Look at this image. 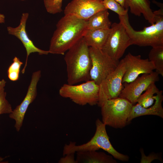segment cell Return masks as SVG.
Instances as JSON below:
<instances>
[{
	"instance_id": "obj_1",
	"label": "cell",
	"mask_w": 163,
	"mask_h": 163,
	"mask_svg": "<svg viewBox=\"0 0 163 163\" xmlns=\"http://www.w3.org/2000/svg\"><path fill=\"white\" fill-rule=\"evenodd\" d=\"M56 26L48 50L55 54L64 55L83 37L88 29L87 20L72 15H64Z\"/></svg>"
},
{
	"instance_id": "obj_2",
	"label": "cell",
	"mask_w": 163,
	"mask_h": 163,
	"mask_svg": "<svg viewBox=\"0 0 163 163\" xmlns=\"http://www.w3.org/2000/svg\"><path fill=\"white\" fill-rule=\"evenodd\" d=\"M64 59L66 66L68 84L74 85L90 80L91 67L89 47L83 38L69 49Z\"/></svg>"
},
{
	"instance_id": "obj_3",
	"label": "cell",
	"mask_w": 163,
	"mask_h": 163,
	"mask_svg": "<svg viewBox=\"0 0 163 163\" xmlns=\"http://www.w3.org/2000/svg\"><path fill=\"white\" fill-rule=\"evenodd\" d=\"M158 6L160 9L153 11L156 16L155 22L150 26L144 27L142 30L134 29L129 23L128 13L119 16L130 37L131 45L152 47L163 46V4L160 3Z\"/></svg>"
},
{
	"instance_id": "obj_4",
	"label": "cell",
	"mask_w": 163,
	"mask_h": 163,
	"mask_svg": "<svg viewBox=\"0 0 163 163\" xmlns=\"http://www.w3.org/2000/svg\"><path fill=\"white\" fill-rule=\"evenodd\" d=\"M133 105L128 100L119 97L106 100L101 107L102 122L114 128L124 127L128 123Z\"/></svg>"
},
{
	"instance_id": "obj_5",
	"label": "cell",
	"mask_w": 163,
	"mask_h": 163,
	"mask_svg": "<svg viewBox=\"0 0 163 163\" xmlns=\"http://www.w3.org/2000/svg\"><path fill=\"white\" fill-rule=\"evenodd\" d=\"M99 91V85L90 80L78 85L64 84L60 88L59 94L78 104L94 106L97 104Z\"/></svg>"
},
{
	"instance_id": "obj_6",
	"label": "cell",
	"mask_w": 163,
	"mask_h": 163,
	"mask_svg": "<svg viewBox=\"0 0 163 163\" xmlns=\"http://www.w3.org/2000/svg\"><path fill=\"white\" fill-rule=\"evenodd\" d=\"M130 45V37L124 26L120 21L111 24L110 32L101 50L113 59L119 61Z\"/></svg>"
},
{
	"instance_id": "obj_7",
	"label": "cell",
	"mask_w": 163,
	"mask_h": 163,
	"mask_svg": "<svg viewBox=\"0 0 163 163\" xmlns=\"http://www.w3.org/2000/svg\"><path fill=\"white\" fill-rule=\"evenodd\" d=\"M91 60L90 80L99 85L117 66L119 61L112 59L102 50L89 47Z\"/></svg>"
},
{
	"instance_id": "obj_8",
	"label": "cell",
	"mask_w": 163,
	"mask_h": 163,
	"mask_svg": "<svg viewBox=\"0 0 163 163\" xmlns=\"http://www.w3.org/2000/svg\"><path fill=\"white\" fill-rule=\"evenodd\" d=\"M123 59L115 69L99 85L98 106L101 107L106 100L119 97L123 88L122 79L126 71Z\"/></svg>"
},
{
	"instance_id": "obj_9",
	"label": "cell",
	"mask_w": 163,
	"mask_h": 163,
	"mask_svg": "<svg viewBox=\"0 0 163 163\" xmlns=\"http://www.w3.org/2000/svg\"><path fill=\"white\" fill-rule=\"evenodd\" d=\"M41 77L40 70L33 73L24 98L21 104L9 114L10 118L14 120L15 122L14 126L18 132L20 130L22 126L24 116L29 106L34 101L37 96V86Z\"/></svg>"
},
{
	"instance_id": "obj_10",
	"label": "cell",
	"mask_w": 163,
	"mask_h": 163,
	"mask_svg": "<svg viewBox=\"0 0 163 163\" xmlns=\"http://www.w3.org/2000/svg\"><path fill=\"white\" fill-rule=\"evenodd\" d=\"M159 75L155 72L143 74L133 81L126 83L119 97L128 100L133 105L150 84L159 81Z\"/></svg>"
},
{
	"instance_id": "obj_11",
	"label": "cell",
	"mask_w": 163,
	"mask_h": 163,
	"mask_svg": "<svg viewBox=\"0 0 163 163\" xmlns=\"http://www.w3.org/2000/svg\"><path fill=\"white\" fill-rule=\"evenodd\" d=\"M123 59L126 70L122 79L123 83H129L140 74L150 73L155 69L153 63L148 59H142L140 55L134 56L129 53Z\"/></svg>"
},
{
	"instance_id": "obj_12",
	"label": "cell",
	"mask_w": 163,
	"mask_h": 163,
	"mask_svg": "<svg viewBox=\"0 0 163 163\" xmlns=\"http://www.w3.org/2000/svg\"><path fill=\"white\" fill-rule=\"evenodd\" d=\"M29 16L28 13H23L21 16L20 24L18 26L15 27L11 26L7 27L8 34L15 36L19 40L26 50L27 55L25 64L21 71L22 74L25 73L28 57L31 53H37L40 55H47L50 53L48 50H42L36 47L28 37L26 30V24Z\"/></svg>"
},
{
	"instance_id": "obj_13",
	"label": "cell",
	"mask_w": 163,
	"mask_h": 163,
	"mask_svg": "<svg viewBox=\"0 0 163 163\" xmlns=\"http://www.w3.org/2000/svg\"><path fill=\"white\" fill-rule=\"evenodd\" d=\"M105 9L102 1L72 0L66 7L64 14L87 20L96 13Z\"/></svg>"
},
{
	"instance_id": "obj_14",
	"label": "cell",
	"mask_w": 163,
	"mask_h": 163,
	"mask_svg": "<svg viewBox=\"0 0 163 163\" xmlns=\"http://www.w3.org/2000/svg\"><path fill=\"white\" fill-rule=\"evenodd\" d=\"M162 92V91L159 90L156 94L154 104L148 108H144L138 103L135 105H133L128 119V123L135 118L144 115H155L163 118Z\"/></svg>"
},
{
	"instance_id": "obj_15",
	"label": "cell",
	"mask_w": 163,
	"mask_h": 163,
	"mask_svg": "<svg viewBox=\"0 0 163 163\" xmlns=\"http://www.w3.org/2000/svg\"><path fill=\"white\" fill-rule=\"evenodd\" d=\"M125 9H130L134 15L140 16L142 14L144 18L152 24L156 20V16L150 8L149 0H126Z\"/></svg>"
},
{
	"instance_id": "obj_16",
	"label": "cell",
	"mask_w": 163,
	"mask_h": 163,
	"mask_svg": "<svg viewBox=\"0 0 163 163\" xmlns=\"http://www.w3.org/2000/svg\"><path fill=\"white\" fill-rule=\"evenodd\" d=\"M76 163H116L112 156L103 152L88 151L77 152Z\"/></svg>"
},
{
	"instance_id": "obj_17",
	"label": "cell",
	"mask_w": 163,
	"mask_h": 163,
	"mask_svg": "<svg viewBox=\"0 0 163 163\" xmlns=\"http://www.w3.org/2000/svg\"><path fill=\"white\" fill-rule=\"evenodd\" d=\"M110 31L108 29H87L83 38L89 47L102 49Z\"/></svg>"
},
{
	"instance_id": "obj_18",
	"label": "cell",
	"mask_w": 163,
	"mask_h": 163,
	"mask_svg": "<svg viewBox=\"0 0 163 163\" xmlns=\"http://www.w3.org/2000/svg\"><path fill=\"white\" fill-rule=\"evenodd\" d=\"M107 9L101 10L87 20V29H108L112 24L109 19Z\"/></svg>"
},
{
	"instance_id": "obj_19",
	"label": "cell",
	"mask_w": 163,
	"mask_h": 163,
	"mask_svg": "<svg viewBox=\"0 0 163 163\" xmlns=\"http://www.w3.org/2000/svg\"><path fill=\"white\" fill-rule=\"evenodd\" d=\"M149 59L153 64L155 72L163 76V46L152 47L149 54Z\"/></svg>"
},
{
	"instance_id": "obj_20",
	"label": "cell",
	"mask_w": 163,
	"mask_h": 163,
	"mask_svg": "<svg viewBox=\"0 0 163 163\" xmlns=\"http://www.w3.org/2000/svg\"><path fill=\"white\" fill-rule=\"evenodd\" d=\"M155 83L150 84L145 93L141 94L137 100V102L144 108H148L152 106L154 103L155 95L154 94L159 91Z\"/></svg>"
},
{
	"instance_id": "obj_21",
	"label": "cell",
	"mask_w": 163,
	"mask_h": 163,
	"mask_svg": "<svg viewBox=\"0 0 163 163\" xmlns=\"http://www.w3.org/2000/svg\"><path fill=\"white\" fill-rule=\"evenodd\" d=\"M6 83L4 79L0 80V115L9 114L13 110L11 105L6 98V93L5 91Z\"/></svg>"
},
{
	"instance_id": "obj_22",
	"label": "cell",
	"mask_w": 163,
	"mask_h": 163,
	"mask_svg": "<svg viewBox=\"0 0 163 163\" xmlns=\"http://www.w3.org/2000/svg\"><path fill=\"white\" fill-rule=\"evenodd\" d=\"M23 63L17 56L13 59V62L10 65L7 70L9 79L12 81L18 80L19 78L20 68Z\"/></svg>"
},
{
	"instance_id": "obj_23",
	"label": "cell",
	"mask_w": 163,
	"mask_h": 163,
	"mask_svg": "<svg viewBox=\"0 0 163 163\" xmlns=\"http://www.w3.org/2000/svg\"><path fill=\"white\" fill-rule=\"evenodd\" d=\"M102 2L106 9H110L122 16L128 13V9H126L114 0H103Z\"/></svg>"
},
{
	"instance_id": "obj_24",
	"label": "cell",
	"mask_w": 163,
	"mask_h": 163,
	"mask_svg": "<svg viewBox=\"0 0 163 163\" xmlns=\"http://www.w3.org/2000/svg\"><path fill=\"white\" fill-rule=\"evenodd\" d=\"M63 0H43V3L46 11L49 13L55 14L62 11Z\"/></svg>"
},
{
	"instance_id": "obj_25",
	"label": "cell",
	"mask_w": 163,
	"mask_h": 163,
	"mask_svg": "<svg viewBox=\"0 0 163 163\" xmlns=\"http://www.w3.org/2000/svg\"><path fill=\"white\" fill-rule=\"evenodd\" d=\"M140 151L141 155V163H150L155 160H158L161 161V158L158 155L152 153L146 156L145 155L142 149H140Z\"/></svg>"
},
{
	"instance_id": "obj_26",
	"label": "cell",
	"mask_w": 163,
	"mask_h": 163,
	"mask_svg": "<svg viewBox=\"0 0 163 163\" xmlns=\"http://www.w3.org/2000/svg\"><path fill=\"white\" fill-rule=\"evenodd\" d=\"M74 153L68 154L61 158L59 160V163H76L74 158ZM64 155V156H65Z\"/></svg>"
},
{
	"instance_id": "obj_27",
	"label": "cell",
	"mask_w": 163,
	"mask_h": 163,
	"mask_svg": "<svg viewBox=\"0 0 163 163\" xmlns=\"http://www.w3.org/2000/svg\"><path fill=\"white\" fill-rule=\"evenodd\" d=\"M119 3L121 6L125 8L126 0H114Z\"/></svg>"
},
{
	"instance_id": "obj_28",
	"label": "cell",
	"mask_w": 163,
	"mask_h": 163,
	"mask_svg": "<svg viewBox=\"0 0 163 163\" xmlns=\"http://www.w3.org/2000/svg\"><path fill=\"white\" fill-rule=\"evenodd\" d=\"M5 21V16L2 14L0 13V23H4Z\"/></svg>"
},
{
	"instance_id": "obj_29",
	"label": "cell",
	"mask_w": 163,
	"mask_h": 163,
	"mask_svg": "<svg viewBox=\"0 0 163 163\" xmlns=\"http://www.w3.org/2000/svg\"><path fill=\"white\" fill-rule=\"evenodd\" d=\"M4 159V158H3L0 157V162L2 161Z\"/></svg>"
},
{
	"instance_id": "obj_30",
	"label": "cell",
	"mask_w": 163,
	"mask_h": 163,
	"mask_svg": "<svg viewBox=\"0 0 163 163\" xmlns=\"http://www.w3.org/2000/svg\"><path fill=\"white\" fill-rule=\"evenodd\" d=\"M18 0L21 1H25L26 0Z\"/></svg>"
},
{
	"instance_id": "obj_31",
	"label": "cell",
	"mask_w": 163,
	"mask_h": 163,
	"mask_svg": "<svg viewBox=\"0 0 163 163\" xmlns=\"http://www.w3.org/2000/svg\"><path fill=\"white\" fill-rule=\"evenodd\" d=\"M100 0V1H101V0Z\"/></svg>"
},
{
	"instance_id": "obj_32",
	"label": "cell",
	"mask_w": 163,
	"mask_h": 163,
	"mask_svg": "<svg viewBox=\"0 0 163 163\" xmlns=\"http://www.w3.org/2000/svg\"><path fill=\"white\" fill-rule=\"evenodd\" d=\"M101 1L103 0H101Z\"/></svg>"
}]
</instances>
